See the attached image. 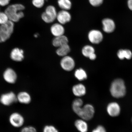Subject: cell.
<instances>
[{"mask_svg": "<svg viewBox=\"0 0 132 132\" xmlns=\"http://www.w3.org/2000/svg\"><path fill=\"white\" fill-rule=\"evenodd\" d=\"M80 104H74L72 105V110L76 114L81 118L88 121L93 118L95 113V108L90 104H86L82 106Z\"/></svg>", "mask_w": 132, "mask_h": 132, "instance_id": "obj_1", "label": "cell"}, {"mask_svg": "<svg viewBox=\"0 0 132 132\" xmlns=\"http://www.w3.org/2000/svg\"><path fill=\"white\" fill-rule=\"evenodd\" d=\"M24 9V6L22 4H13L8 6L5 12L7 15L9 20L13 22H17L23 17L24 14L22 11Z\"/></svg>", "mask_w": 132, "mask_h": 132, "instance_id": "obj_2", "label": "cell"}, {"mask_svg": "<svg viewBox=\"0 0 132 132\" xmlns=\"http://www.w3.org/2000/svg\"><path fill=\"white\" fill-rule=\"evenodd\" d=\"M110 92L112 96L116 98L124 96L126 93V87L124 82L121 79H116L112 82Z\"/></svg>", "mask_w": 132, "mask_h": 132, "instance_id": "obj_3", "label": "cell"}, {"mask_svg": "<svg viewBox=\"0 0 132 132\" xmlns=\"http://www.w3.org/2000/svg\"><path fill=\"white\" fill-rule=\"evenodd\" d=\"M14 22L11 21L0 26V43L5 42L9 39L14 31Z\"/></svg>", "mask_w": 132, "mask_h": 132, "instance_id": "obj_4", "label": "cell"}, {"mask_svg": "<svg viewBox=\"0 0 132 132\" xmlns=\"http://www.w3.org/2000/svg\"><path fill=\"white\" fill-rule=\"evenodd\" d=\"M57 14L54 6H50L46 8L45 12L43 13L42 19L44 22L47 23L53 22L56 19Z\"/></svg>", "mask_w": 132, "mask_h": 132, "instance_id": "obj_5", "label": "cell"}, {"mask_svg": "<svg viewBox=\"0 0 132 132\" xmlns=\"http://www.w3.org/2000/svg\"><path fill=\"white\" fill-rule=\"evenodd\" d=\"M60 64L64 70L69 72L73 70L75 67V62L73 58L67 55L62 57Z\"/></svg>", "mask_w": 132, "mask_h": 132, "instance_id": "obj_6", "label": "cell"}, {"mask_svg": "<svg viewBox=\"0 0 132 132\" xmlns=\"http://www.w3.org/2000/svg\"><path fill=\"white\" fill-rule=\"evenodd\" d=\"M17 101V96L13 92L3 94L0 97L1 103L6 106H9Z\"/></svg>", "mask_w": 132, "mask_h": 132, "instance_id": "obj_7", "label": "cell"}, {"mask_svg": "<svg viewBox=\"0 0 132 132\" xmlns=\"http://www.w3.org/2000/svg\"><path fill=\"white\" fill-rule=\"evenodd\" d=\"M9 120L11 124L14 127L19 128L22 126L24 123L23 117L20 114L14 113L9 117Z\"/></svg>", "mask_w": 132, "mask_h": 132, "instance_id": "obj_8", "label": "cell"}, {"mask_svg": "<svg viewBox=\"0 0 132 132\" xmlns=\"http://www.w3.org/2000/svg\"><path fill=\"white\" fill-rule=\"evenodd\" d=\"M88 37L89 40L92 43L98 44L103 40V35L100 31L97 30H92L89 32Z\"/></svg>", "mask_w": 132, "mask_h": 132, "instance_id": "obj_9", "label": "cell"}, {"mask_svg": "<svg viewBox=\"0 0 132 132\" xmlns=\"http://www.w3.org/2000/svg\"><path fill=\"white\" fill-rule=\"evenodd\" d=\"M106 110L107 113L110 116L114 117L119 115L121 109L118 103L113 102L107 105Z\"/></svg>", "mask_w": 132, "mask_h": 132, "instance_id": "obj_10", "label": "cell"}, {"mask_svg": "<svg viewBox=\"0 0 132 132\" xmlns=\"http://www.w3.org/2000/svg\"><path fill=\"white\" fill-rule=\"evenodd\" d=\"M3 77L5 81L10 84L14 83L17 79L16 72L11 68H8L5 71Z\"/></svg>", "mask_w": 132, "mask_h": 132, "instance_id": "obj_11", "label": "cell"}, {"mask_svg": "<svg viewBox=\"0 0 132 132\" xmlns=\"http://www.w3.org/2000/svg\"><path fill=\"white\" fill-rule=\"evenodd\" d=\"M103 29L104 32L107 33L113 32L115 28L114 21L112 19L108 18L104 19L102 21Z\"/></svg>", "mask_w": 132, "mask_h": 132, "instance_id": "obj_12", "label": "cell"}, {"mask_svg": "<svg viewBox=\"0 0 132 132\" xmlns=\"http://www.w3.org/2000/svg\"><path fill=\"white\" fill-rule=\"evenodd\" d=\"M70 14L65 10L60 11L57 14L56 19L59 23L65 24L70 21L71 20Z\"/></svg>", "mask_w": 132, "mask_h": 132, "instance_id": "obj_13", "label": "cell"}, {"mask_svg": "<svg viewBox=\"0 0 132 132\" xmlns=\"http://www.w3.org/2000/svg\"><path fill=\"white\" fill-rule=\"evenodd\" d=\"M62 25L59 23L54 24L51 26V32L55 37L64 35L65 29Z\"/></svg>", "mask_w": 132, "mask_h": 132, "instance_id": "obj_14", "label": "cell"}, {"mask_svg": "<svg viewBox=\"0 0 132 132\" xmlns=\"http://www.w3.org/2000/svg\"><path fill=\"white\" fill-rule=\"evenodd\" d=\"M72 92L73 95L77 97L85 95L86 93V89L85 86L82 84H77L72 87Z\"/></svg>", "mask_w": 132, "mask_h": 132, "instance_id": "obj_15", "label": "cell"}, {"mask_svg": "<svg viewBox=\"0 0 132 132\" xmlns=\"http://www.w3.org/2000/svg\"><path fill=\"white\" fill-rule=\"evenodd\" d=\"M68 38L63 35L54 37L52 40V44L54 47L58 48L68 44Z\"/></svg>", "mask_w": 132, "mask_h": 132, "instance_id": "obj_16", "label": "cell"}, {"mask_svg": "<svg viewBox=\"0 0 132 132\" xmlns=\"http://www.w3.org/2000/svg\"><path fill=\"white\" fill-rule=\"evenodd\" d=\"M24 52L22 50L16 48L13 49L11 53V58L16 62H21L24 58Z\"/></svg>", "mask_w": 132, "mask_h": 132, "instance_id": "obj_17", "label": "cell"}, {"mask_svg": "<svg viewBox=\"0 0 132 132\" xmlns=\"http://www.w3.org/2000/svg\"><path fill=\"white\" fill-rule=\"evenodd\" d=\"M17 101L20 103L27 104L30 103L31 98L30 95L28 92H22L17 95Z\"/></svg>", "mask_w": 132, "mask_h": 132, "instance_id": "obj_18", "label": "cell"}, {"mask_svg": "<svg viewBox=\"0 0 132 132\" xmlns=\"http://www.w3.org/2000/svg\"><path fill=\"white\" fill-rule=\"evenodd\" d=\"M83 119L77 120L75 122L74 125L76 128L80 132H87L88 130V125L86 121Z\"/></svg>", "mask_w": 132, "mask_h": 132, "instance_id": "obj_19", "label": "cell"}, {"mask_svg": "<svg viewBox=\"0 0 132 132\" xmlns=\"http://www.w3.org/2000/svg\"><path fill=\"white\" fill-rule=\"evenodd\" d=\"M70 51V46L68 44L58 47L56 53L58 55L63 57L68 55Z\"/></svg>", "mask_w": 132, "mask_h": 132, "instance_id": "obj_20", "label": "cell"}, {"mask_svg": "<svg viewBox=\"0 0 132 132\" xmlns=\"http://www.w3.org/2000/svg\"><path fill=\"white\" fill-rule=\"evenodd\" d=\"M82 53L84 56L89 58L95 53V50L92 46L89 45H85L82 49Z\"/></svg>", "mask_w": 132, "mask_h": 132, "instance_id": "obj_21", "label": "cell"}, {"mask_svg": "<svg viewBox=\"0 0 132 132\" xmlns=\"http://www.w3.org/2000/svg\"><path fill=\"white\" fill-rule=\"evenodd\" d=\"M74 76L76 78L80 81L86 80L87 77L86 72L83 69L81 68L77 69L75 71Z\"/></svg>", "mask_w": 132, "mask_h": 132, "instance_id": "obj_22", "label": "cell"}, {"mask_svg": "<svg viewBox=\"0 0 132 132\" xmlns=\"http://www.w3.org/2000/svg\"><path fill=\"white\" fill-rule=\"evenodd\" d=\"M117 55L119 58L121 60L125 58L130 59L132 56V52L129 50H120L118 51Z\"/></svg>", "mask_w": 132, "mask_h": 132, "instance_id": "obj_23", "label": "cell"}, {"mask_svg": "<svg viewBox=\"0 0 132 132\" xmlns=\"http://www.w3.org/2000/svg\"><path fill=\"white\" fill-rule=\"evenodd\" d=\"M58 3L60 7L65 10L70 9L71 7V3L70 0H58Z\"/></svg>", "mask_w": 132, "mask_h": 132, "instance_id": "obj_24", "label": "cell"}, {"mask_svg": "<svg viewBox=\"0 0 132 132\" xmlns=\"http://www.w3.org/2000/svg\"><path fill=\"white\" fill-rule=\"evenodd\" d=\"M9 21V19L5 13L0 12V24L1 25L6 23Z\"/></svg>", "mask_w": 132, "mask_h": 132, "instance_id": "obj_25", "label": "cell"}, {"mask_svg": "<svg viewBox=\"0 0 132 132\" xmlns=\"http://www.w3.org/2000/svg\"><path fill=\"white\" fill-rule=\"evenodd\" d=\"M43 132H59L55 127L52 125H46L44 127Z\"/></svg>", "mask_w": 132, "mask_h": 132, "instance_id": "obj_26", "label": "cell"}, {"mask_svg": "<svg viewBox=\"0 0 132 132\" xmlns=\"http://www.w3.org/2000/svg\"><path fill=\"white\" fill-rule=\"evenodd\" d=\"M44 0H32V4L37 8L42 7L44 4Z\"/></svg>", "mask_w": 132, "mask_h": 132, "instance_id": "obj_27", "label": "cell"}, {"mask_svg": "<svg viewBox=\"0 0 132 132\" xmlns=\"http://www.w3.org/2000/svg\"><path fill=\"white\" fill-rule=\"evenodd\" d=\"M21 132H37L34 127L29 126L25 127L21 130Z\"/></svg>", "mask_w": 132, "mask_h": 132, "instance_id": "obj_28", "label": "cell"}, {"mask_svg": "<svg viewBox=\"0 0 132 132\" xmlns=\"http://www.w3.org/2000/svg\"><path fill=\"white\" fill-rule=\"evenodd\" d=\"M103 0H89L90 4L94 6L101 5L103 3Z\"/></svg>", "mask_w": 132, "mask_h": 132, "instance_id": "obj_29", "label": "cell"}, {"mask_svg": "<svg viewBox=\"0 0 132 132\" xmlns=\"http://www.w3.org/2000/svg\"><path fill=\"white\" fill-rule=\"evenodd\" d=\"M92 132H106V129L102 125H99L97 127L94 129Z\"/></svg>", "mask_w": 132, "mask_h": 132, "instance_id": "obj_30", "label": "cell"}, {"mask_svg": "<svg viewBox=\"0 0 132 132\" xmlns=\"http://www.w3.org/2000/svg\"><path fill=\"white\" fill-rule=\"evenodd\" d=\"M10 0H0V5L2 6H6L9 4Z\"/></svg>", "mask_w": 132, "mask_h": 132, "instance_id": "obj_31", "label": "cell"}, {"mask_svg": "<svg viewBox=\"0 0 132 132\" xmlns=\"http://www.w3.org/2000/svg\"><path fill=\"white\" fill-rule=\"evenodd\" d=\"M128 8L132 11V0H128Z\"/></svg>", "mask_w": 132, "mask_h": 132, "instance_id": "obj_32", "label": "cell"}, {"mask_svg": "<svg viewBox=\"0 0 132 132\" xmlns=\"http://www.w3.org/2000/svg\"><path fill=\"white\" fill-rule=\"evenodd\" d=\"M34 37H38V34H35L34 35Z\"/></svg>", "mask_w": 132, "mask_h": 132, "instance_id": "obj_33", "label": "cell"}]
</instances>
